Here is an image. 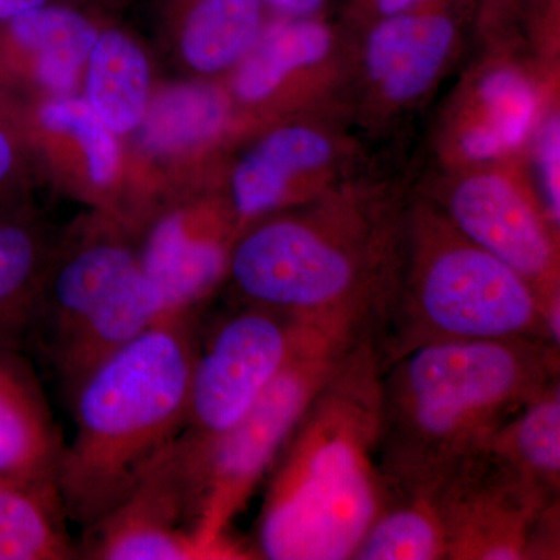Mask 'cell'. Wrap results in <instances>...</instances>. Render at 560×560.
Listing matches in <instances>:
<instances>
[{
  "label": "cell",
  "instance_id": "obj_1",
  "mask_svg": "<svg viewBox=\"0 0 560 560\" xmlns=\"http://www.w3.org/2000/svg\"><path fill=\"white\" fill-rule=\"evenodd\" d=\"M408 200L361 173L238 232L226 280L243 302L316 326L374 330Z\"/></svg>",
  "mask_w": 560,
  "mask_h": 560
},
{
  "label": "cell",
  "instance_id": "obj_2",
  "mask_svg": "<svg viewBox=\"0 0 560 560\" xmlns=\"http://www.w3.org/2000/svg\"><path fill=\"white\" fill-rule=\"evenodd\" d=\"M374 334L324 383L265 477L250 558L348 560L385 500Z\"/></svg>",
  "mask_w": 560,
  "mask_h": 560
},
{
  "label": "cell",
  "instance_id": "obj_3",
  "mask_svg": "<svg viewBox=\"0 0 560 560\" xmlns=\"http://www.w3.org/2000/svg\"><path fill=\"white\" fill-rule=\"evenodd\" d=\"M559 378L537 340L442 341L382 363L378 466L386 485L430 489Z\"/></svg>",
  "mask_w": 560,
  "mask_h": 560
},
{
  "label": "cell",
  "instance_id": "obj_4",
  "mask_svg": "<svg viewBox=\"0 0 560 560\" xmlns=\"http://www.w3.org/2000/svg\"><path fill=\"white\" fill-rule=\"evenodd\" d=\"M198 316L158 320L68 397L75 429L62 448L57 488L66 517L81 529L116 508L183 433Z\"/></svg>",
  "mask_w": 560,
  "mask_h": 560
},
{
  "label": "cell",
  "instance_id": "obj_5",
  "mask_svg": "<svg viewBox=\"0 0 560 560\" xmlns=\"http://www.w3.org/2000/svg\"><path fill=\"white\" fill-rule=\"evenodd\" d=\"M374 340L382 363L430 342L537 340L555 346L547 305L528 280L464 237L419 194L405 208Z\"/></svg>",
  "mask_w": 560,
  "mask_h": 560
},
{
  "label": "cell",
  "instance_id": "obj_6",
  "mask_svg": "<svg viewBox=\"0 0 560 560\" xmlns=\"http://www.w3.org/2000/svg\"><path fill=\"white\" fill-rule=\"evenodd\" d=\"M372 329L313 327L289 363L230 430L205 442H173L195 536L208 559H243L228 541L232 518L246 506L313 397Z\"/></svg>",
  "mask_w": 560,
  "mask_h": 560
},
{
  "label": "cell",
  "instance_id": "obj_7",
  "mask_svg": "<svg viewBox=\"0 0 560 560\" xmlns=\"http://www.w3.org/2000/svg\"><path fill=\"white\" fill-rule=\"evenodd\" d=\"M232 158L213 197L235 230L296 208L363 173L360 130L340 102L264 121Z\"/></svg>",
  "mask_w": 560,
  "mask_h": 560
},
{
  "label": "cell",
  "instance_id": "obj_8",
  "mask_svg": "<svg viewBox=\"0 0 560 560\" xmlns=\"http://www.w3.org/2000/svg\"><path fill=\"white\" fill-rule=\"evenodd\" d=\"M469 0H430L419 9L352 31L341 103L366 135H381L430 101L466 46Z\"/></svg>",
  "mask_w": 560,
  "mask_h": 560
},
{
  "label": "cell",
  "instance_id": "obj_9",
  "mask_svg": "<svg viewBox=\"0 0 560 560\" xmlns=\"http://www.w3.org/2000/svg\"><path fill=\"white\" fill-rule=\"evenodd\" d=\"M471 243L517 271L560 312L559 232L545 217L517 160L444 167L419 191Z\"/></svg>",
  "mask_w": 560,
  "mask_h": 560
},
{
  "label": "cell",
  "instance_id": "obj_10",
  "mask_svg": "<svg viewBox=\"0 0 560 560\" xmlns=\"http://www.w3.org/2000/svg\"><path fill=\"white\" fill-rule=\"evenodd\" d=\"M447 559H552L559 547V500L526 485L488 444L433 488Z\"/></svg>",
  "mask_w": 560,
  "mask_h": 560
},
{
  "label": "cell",
  "instance_id": "obj_11",
  "mask_svg": "<svg viewBox=\"0 0 560 560\" xmlns=\"http://www.w3.org/2000/svg\"><path fill=\"white\" fill-rule=\"evenodd\" d=\"M198 346L186 427L179 440L205 442L243 418L316 324L243 302Z\"/></svg>",
  "mask_w": 560,
  "mask_h": 560
},
{
  "label": "cell",
  "instance_id": "obj_12",
  "mask_svg": "<svg viewBox=\"0 0 560 560\" xmlns=\"http://www.w3.org/2000/svg\"><path fill=\"white\" fill-rule=\"evenodd\" d=\"M352 32L330 18L272 16L256 46L224 81L235 120L267 121L340 102Z\"/></svg>",
  "mask_w": 560,
  "mask_h": 560
},
{
  "label": "cell",
  "instance_id": "obj_13",
  "mask_svg": "<svg viewBox=\"0 0 560 560\" xmlns=\"http://www.w3.org/2000/svg\"><path fill=\"white\" fill-rule=\"evenodd\" d=\"M550 105L539 73L512 43L488 44L442 110L436 132L442 164L517 160Z\"/></svg>",
  "mask_w": 560,
  "mask_h": 560
},
{
  "label": "cell",
  "instance_id": "obj_14",
  "mask_svg": "<svg viewBox=\"0 0 560 560\" xmlns=\"http://www.w3.org/2000/svg\"><path fill=\"white\" fill-rule=\"evenodd\" d=\"M235 237L230 212L213 197L147 212L136 230L139 268L165 316L200 312L228 278Z\"/></svg>",
  "mask_w": 560,
  "mask_h": 560
},
{
  "label": "cell",
  "instance_id": "obj_15",
  "mask_svg": "<svg viewBox=\"0 0 560 560\" xmlns=\"http://www.w3.org/2000/svg\"><path fill=\"white\" fill-rule=\"evenodd\" d=\"M136 232L101 212L55 241L33 348L49 359L138 270Z\"/></svg>",
  "mask_w": 560,
  "mask_h": 560
},
{
  "label": "cell",
  "instance_id": "obj_16",
  "mask_svg": "<svg viewBox=\"0 0 560 560\" xmlns=\"http://www.w3.org/2000/svg\"><path fill=\"white\" fill-rule=\"evenodd\" d=\"M79 558L208 559L195 536L186 481L173 444L116 508L83 529Z\"/></svg>",
  "mask_w": 560,
  "mask_h": 560
},
{
  "label": "cell",
  "instance_id": "obj_17",
  "mask_svg": "<svg viewBox=\"0 0 560 560\" xmlns=\"http://www.w3.org/2000/svg\"><path fill=\"white\" fill-rule=\"evenodd\" d=\"M102 22L72 3L49 2L0 24V69L51 97L73 94Z\"/></svg>",
  "mask_w": 560,
  "mask_h": 560
},
{
  "label": "cell",
  "instance_id": "obj_18",
  "mask_svg": "<svg viewBox=\"0 0 560 560\" xmlns=\"http://www.w3.org/2000/svg\"><path fill=\"white\" fill-rule=\"evenodd\" d=\"M62 448L27 353L0 349V481L58 489Z\"/></svg>",
  "mask_w": 560,
  "mask_h": 560
},
{
  "label": "cell",
  "instance_id": "obj_19",
  "mask_svg": "<svg viewBox=\"0 0 560 560\" xmlns=\"http://www.w3.org/2000/svg\"><path fill=\"white\" fill-rule=\"evenodd\" d=\"M272 16L261 0H158L161 31L194 79H226Z\"/></svg>",
  "mask_w": 560,
  "mask_h": 560
},
{
  "label": "cell",
  "instance_id": "obj_20",
  "mask_svg": "<svg viewBox=\"0 0 560 560\" xmlns=\"http://www.w3.org/2000/svg\"><path fill=\"white\" fill-rule=\"evenodd\" d=\"M162 318L167 316L160 294L138 267L47 359L66 396L69 397L102 361L130 345Z\"/></svg>",
  "mask_w": 560,
  "mask_h": 560
},
{
  "label": "cell",
  "instance_id": "obj_21",
  "mask_svg": "<svg viewBox=\"0 0 560 560\" xmlns=\"http://www.w3.org/2000/svg\"><path fill=\"white\" fill-rule=\"evenodd\" d=\"M234 124L224 81L191 79L154 91L135 132L147 153L173 158L208 149Z\"/></svg>",
  "mask_w": 560,
  "mask_h": 560
},
{
  "label": "cell",
  "instance_id": "obj_22",
  "mask_svg": "<svg viewBox=\"0 0 560 560\" xmlns=\"http://www.w3.org/2000/svg\"><path fill=\"white\" fill-rule=\"evenodd\" d=\"M55 241L33 212L0 223V349L33 348Z\"/></svg>",
  "mask_w": 560,
  "mask_h": 560
},
{
  "label": "cell",
  "instance_id": "obj_23",
  "mask_svg": "<svg viewBox=\"0 0 560 560\" xmlns=\"http://www.w3.org/2000/svg\"><path fill=\"white\" fill-rule=\"evenodd\" d=\"M153 69L138 39L102 25L83 72V98L114 135L138 130L153 97Z\"/></svg>",
  "mask_w": 560,
  "mask_h": 560
},
{
  "label": "cell",
  "instance_id": "obj_24",
  "mask_svg": "<svg viewBox=\"0 0 560 560\" xmlns=\"http://www.w3.org/2000/svg\"><path fill=\"white\" fill-rule=\"evenodd\" d=\"M526 485L550 500L560 489V378L552 381L489 441Z\"/></svg>",
  "mask_w": 560,
  "mask_h": 560
},
{
  "label": "cell",
  "instance_id": "obj_25",
  "mask_svg": "<svg viewBox=\"0 0 560 560\" xmlns=\"http://www.w3.org/2000/svg\"><path fill=\"white\" fill-rule=\"evenodd\" d=\"M377 517L353 552V560H445L447 537L430 489L385 482Z\"/></svg>",
  "mask_w": 560,
  "mask_h": 560
},
{
  "label": "cell",
  "instance_id": "obj_26",
  "mask_svg": "<svg viewBox=\"0 0 560 560\" xmlns=\"http://www.w3.org/2000/svg\"><path fill=\"white\" fill-rule=\"evenodd\" d=\"M68 522L58 489L0 481V560L80 559Z\"/></svg>",
  "mask_w": 560,
  "mask_h": 560
},
{
  "label": "cell",
  "instance_id": "obj_27",
  "mask_svg": "<svg viewBox=\"0 0 560 560\" xmlns=\"http://www.w3.org/2000/svg\"><path fill=\"white\" fill-rule=\"evenodd\" d=\"M21 127L72 140L79 147L92 197L101 201V212L110 213L108 194L120 168L119 136L109 130L83 95L47 97L33 110V117L21 113Z\"/></svg>",
  "mask_w": 560,
  "mask_h": 560
},
{
  "label": "cell",
  "instance_id": "obj_28",
  "mask_svg": "<svg viewBox=\"0 0 560 560\" xmlns=\"http://www.w3.org/2000/svg\"><path fill=\"white\" fill-rule=\"evenodd\" d=\"M523 153L528 154L530 190L536 195L545 217L560 230V114L559 106L545 110L533 138Z\"/></svg>",
  "mask_w": 560,
  "mask_h": 560
},
{
  "label": "cell",
  "instance_id": "obj_29",
  "mask_svg": "<svg viewBox=\"0 0 560 560\" xmlns=\"http://www.w3.org/2000/svg\"><path fill=\"white\" fill-rule=\"evenodd\" d=\"M27 147L20 121L0 114V223L32 212Z\"/></svg>",
  "mask_w": 560,
  "mask_h": 560
},
{
  "label": "cell",
  "instance_id": "obj_30",
  "mask_svg": "<svg viewBox=\"0 0 560 560\" xmlns=\"http://www.w3.org/2000/svg\"><path fill=\"white\" fill-rule=\"evenodd\" d=\"M529 0H475L478 31L486 43H511L510 22Z\"/></svg>",
  "mask_w": 560,
  "mask_h": 560
},
{
  "label": "cell",
  "instance_id": "obj_31",
  "mask_svg": "<svg viewBox=\"0 0 560 560\" xmlns=\"http://www.w3.org/2000/svg\"><path fill=\"white\" fill-rule=\"evenodd\" d=\"M427 2L430 0H346V16L342 22L355 31L370 22L419 9Z\"/></svg>",
  "mask_w": 560,
  "mask_h": 560
},
{
  "label": "cell",
  "instance_id": "obj_32",
  "mask_svg": "<svg viewBox=\"0 0 560 560\" xmlns=\"http://www.w3.org/2000/svg\"><path fill=\"white\" fill-rule=\"evenodd\" d=\"M275 16L330 18L340 0H261Z\"/></svg>",
  "mask_w": 560,
  "mask_h": 560
},
{
  "label": "cell",
  "instance_id": "obj_33",
  "mask_svg": "<svg viewBox=\"0 0 560 560\" xmlns=\"http://www.w3.org/2000/svg\"><path fill=\"white\" fill-rule=\"evenodd\" d=\"M49 2H57V0H0V24L24 13V11L46 5Z\"/></svg>",
  "mask_w": 560,
  "mask_h": 560
},
{
  "label": "cell",
  "instance_id": "obj_34",
  "mask_svg": "<svg viewBox=\"0 0 560 560\" xmlns=\"http://www.w3.org/2000/svg\"><path fill=\"white\" fill-rule=\"evenodd\" d=\"M0 114L14 120L20 117V103L13 98V84L2 69H0Z\"/></svg>",
  "mask_w": 560,
  "mask_h": 560
},
{
  "label": "cell",
  "instance_id": "obj_35",
  "mask_svg": "<svg viewBox=\"0 0 560 560\" xmlns=\"http://www.w3.org/2000/svg\"><path fill=\"white\" fill-rule=\"evenodd\" d=\"M65 2H70V0H65ZM79 2H81V0H79ZM91 2H92V0H91Z\"/></svg>",
  "mask_w": 560,
  "mask_h": 560
}]
</instances>
